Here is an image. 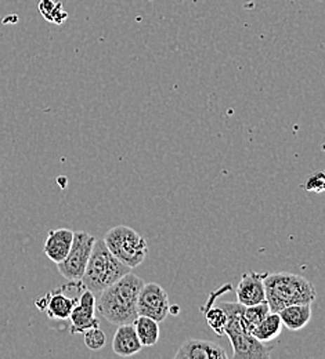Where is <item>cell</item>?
<instances>
[{
    "label": "cell",
    "instance_id": "cell-1",
    "mask_svg": "<svg viewBox=\"0 0 325 359\" xmlns=\"http://www.w3.org/2000/svg\"><path fill=\"white\" fill-rule=\"evenodd\" d=\"M144 280L132 271L100 293L95 311L111 325L133 323L138 314V299Z\"/></svg>",
    "mask_w": 325,
    "mask_h": 359
},
{
    "label": "cell",
    "instance_id": "cell-2",
    "mask_svg": "<svg viewBox=\"0 0 325 359\" xmlns=\"http://www.w3.org/2000/svg\"><path fill=\"white\" fill-rule=\"evenodd\" d=\"M263 285L270 313H279L291 304H312L317 297V290L309 279L291 272H266Z\"/></svg>",
    "mask_w": 325,
    "mask_h": 359
},
{
    "label": "cell",
    "instance_id": "cell-3",
    "mask_svg": "<svg viewBox=\"0 0 325 359\" xmlns=\"http://www.w3.org/2000/svg\"><path fill=\"white\" fill-rule=\"evenodd\" d=\"M132 269L121 263L107 248L102 239H95L93 250L85 273L81 279L84 287L92 293H101L104 289L115 283Z\"/></svg>",
    "mask_w": 325,
    "mask_h": 359
},
{
    "label": "cell",
    "instance_id": "cell-4",
    "mask_svg": "<svg viewBox=\"0 0 325 359\" xmlns=\"http://www.w3.org/2000/svg\"><path fill=\"white\" fill-rule=\"evenodd\" d=\"M102 241L108 250L129 269L139 267L148 255L145 239L128 225H117L111 228Z\"/></svg>",
    "mask_w": 325,
    "mask_h": 359
},
{
    "label": "cell",
    "instance_id": "cell-5",
    "mask_svg": "<svg viewBox=\"0 0 325 359\" xmlns=\"http://www.w3.org/2000/svg\"><path fill=\"white\" fill-rule=\"evenodd\" d=\"M95 238L85 231L74 232V241L67 257L57 264L60 273L69 282L82 279L93 250Z\"/></svg>",
    "mask_w": 325,
    "mask_h": 359
},
{
    "label": "cell",
    "instance_id": "cell-6",
    "mask_svg": "<svg viewBox=\"0 0 325 359\" xmlns=\"http://www.w3.org/2000/svg\"><path fill=\"white\" fill-rule=\"evenodd\" d=\"M169 309L171 302L166 290L155 282H144L138 299V314L148 316L161 323L171 314Z\"/></svg>",
    "mask_w": 325,
    "mask_h": 359
},
{
    "label": "cell",
    "instance_id": "cell-7",
    "mask_svg": "<svg viewBox=\"0 0 325 359\" xmlns=\"http://www.w3.org/2000/svg\"><path fill=\"white\" fill-rule=\"evenodd\" d=\"M71 286H72V282H69L65 286L53 289L45 297L37 300L35 303L37 307L41 311H45L47 316L53 320H68L69 315L72 313L74 307L77 306L81 296V293L77 296L68 294Z\"/></svg>",
    "mask_w": 325,
    "mask_h": 359
},
{
    "label": "cell",
    "instance_id": "cell-8",
    "mask_svg": "<svg viewBox=\"0 0 325 359\" xmlns=\"http://www.w3.org/2000/svg\"><path fill=\"white\" fill-rule=\"evenodd\" d=\"M68 320L71 322V334H84L92 327H98L100 320L95 318V296L91 290H84L79 296Z\"/></svg>",
    "mask_w": 325,
    "mask_h": 359
},
{
    "label": "cell",
    "instance_id": "cell-9",
    "mask_svg": "<svg viewBox=\"0 0 325 359\" xmlns=\"http://www.w3.org/2000/svg\"><path fill=\"white\" fill-rule=\"evenodd\" d=\"M232 346L234 359H265L272 357L267 343L259 341L251 332H230L226 334Z\"/></svg>",
    "mask_w": 325,
    "mask_h": 359
},
{
    "label": "cell",
    "instance_id": "cell-10",
    "mask_svg": "<svg viewBox=\"0 0 325 359\" xmlns=\"http://www.w3.org/2000/svg\"><path fill=\"white\" fill-rule=\"evenodd\" d=\"M265 275L266 272L259 273L255 271H249L244 273V276L241 278L235 289L237 302L241 303L242 306H255L266 302L265 285H263Z\"/></svg>",
    "mask_w": 325,
    "mask_h": 359
},
{
    "label": "cell",
    "instance_id": "cell-11",
    "mask_svg": "<svg viewBox=\"0 0 325 359\" xmlns=\"http://www.w3.org/2000/svg\"><path fill=\"white\" fill-rule=\"evenodd\" d=\"M176 359H227L226 350L213 341L208 340H187L178 350Z\"/></svg>",
    "mask_w": 325,
    "mask_h": 359
},
{
    "label": "cell",
    "instance_id": "cell-12",
    "mask_svg": "<svg viewBox=\"0 0 325 359\" xmlns=\"http://www.w3.org/2000/svg\"><path fill=\"white\" fill-rule=\"evenodd\" d=\"M74 241V231L67 229V228H58V229H51L47 233L46 242L44 246V252L51 260L53 263L58 264L61 263L72 245Z\"/></svg>",
    "mask_w": 325,
    "mask_h": 359
},
{
    "label": "cell",
    "instance_id": "cell-13",
    "mask_svg": "<svg viewBox=\"0 0 325 359\" xmlns=\"http://www.w3.org/2000/svg\"><path fill=\"white\" fill-rule=\"evenodd\" d=\"M142 346L140 343L133 323L119 325L112 337V351L124 358L139 354Z\"/></svg>",
    "mask_w": 325,
    "mask_h": 359
},
{
    "label": "cell",
    "instance_id": "cell-14",
    "mask_svg": "<svg viewBox=\"0 0 325 359\" xmlns=\"http://www.w3.org/2000/svg\"><path fill=\"white\" fill-rule=\"evenodd\" d=\"M277 314L282 325L291 330L298 332L307 326L312 319V304H291L279 310Z\"/></svg>",
    "mask_w": 325,
    "mask_h": 359
},
{
    "label": "cell",
    "instance_id": "cell-15",
    "mask_svg": "<svg viewBox=\"0 0 325 359\" xmlns=\"http://www.w3.org/2000/svg\"><path fill=\"white\" fill-rule=\"evenodd\" d=\"M282 322L277 313H269L252 330V336L262 343H270L276 340L282 332Z\"/></svg>",
    "mask_w": 325,
    "mask_h": 359
},
{
    "label": "cell",
    "instance_id": "cell-16",
    "mask_svg": "<svg viewBox=\"0 0 325 359\" xmlns=\"http://www.w3.org/2000/svg\"><path fill=\"white\" fill-rule=\"evenodd\" d=\"M133 326L136 329L138 337H139L140 343L142 347H152L158 343L159 340V322L148 318V316H142L139 315L135 322Z\"/></svg>",
    "mask_w": 325,
    "mask_h": 359
},
{
    "label": "cell",
    "instance_id": "cell-17",
    "mask_svg": "<svg viewBox=\"0 0 325 359\" xmlns=\"http://www.w3.org/2000/svg\"><path fill=\"white\" fill-rule=\"evenodd\" d=\"M201 311H202V314L205 315L209 327L218 336H225V327L227 325V315L225 313V310L220 306L215 307L212 299L209 297L208 303L201 309Z\"/></svg>",
    "mask_w": 325,
    "mask_h": 359
},
{
    "label": "cell",
    "instance_id": "cell-18",
    "mask_svg": "<svg viewBox=\"0 0 325 359\" xmlns=\"http://www.w3.org/2000/svg\"><path fill=\"white\" fill-rule=\"evenodd\" d=\"M39 11L45 20L58 25L67 20V13L62 10L61 3H54L53 0H41Z\"/></svg>",
    "mask_w": 325,
    "mask_h": 359
},
{
    "label": "cell",
    "instance_id": "cell-19",
    "mask_svg": "<svg viewBox=\"0 0 325 359\" xmlns=\"http://www.w3.org/2000/svg\"><path fill=\"white\" fill-rule=\"evenodd\" d=\"M269 313H270L269 306L266 302H263V303H259L255 306H244L242 318H244L245 323L249 326V329L252 330Z\"/></svg>",
    "mask_w": 325,
    "mask_h": 359
},
{
    "label": "cell",
    "instance_id": "cell-20",
    "mask_svg": "<svg viewBox=\"0 0 325 359\" xmlns=\"http://www.w3.org/2000/svg\"><path fill=\"white\" fill-rule=\"evenodd\" d=\"M84 339H85L86 347L92 351L101 350L107 343V336L100 327H92V329L86 330L84 333Z\"/></svg>",
    "mask_w": 325,
    "mask_h": 359
},
{
    "label": "cell",
    "instance_id": "cell-21",
    "mask_svg": "<svg viewBox=\"0 0 325 359\" xmlns=\"http://www.w3.org/2000/svg\"><path fill=\"white\" fill-rule=\"evenodd\" d=\"M305 189L314 194H321L325 189L324 172H316L312 176H309L305 182Z\"/></svg>",
    "mask_w": 325,
    "mask_h": 359
}]
</instances>
